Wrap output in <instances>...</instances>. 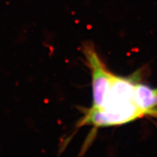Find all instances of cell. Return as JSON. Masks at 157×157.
<instances>
[{"label":"cell","instance_id":"cell-3","mask_svg":"<svg viewBox=\"0 0 157 157\" xmlns=\"http://www.w3.org/2000/svg\"><path fill=\"white\" fill-rule=\"evenodd\" d=\"M136 83L134 77H122L114 74L103 105L105 104L126 103L134 101Z\"/></svg>","mask_w":157,"mask_h":157},{"label":"cell","instance_id":"cell-1","mask_svg":"<svg viewBox=\"0 0 157 157\" xmlns=\"http://www.w3.org/2000/svg\"><path fill=\"white\" fill-rule=\"evenodd\" d=\"M147 116L135 103L134 101L126 103L105 104L101 108L91 109L78 121V126L93 125L95 128L118 126Z\"/></svg>","mask_w":157,"mask_h":157},{"label":"cell","instance_id":"cell-4","mask_svg":"<svg viewBox=\"0 0 157 157\" xmlns=\"http://www.w3.org/2000/svg\"><path fill=\"white\" fill-rule=\"evenodd\" d=\"M134 102L147 116L157 117V88L137 82L135 87Z\"/></svg>","mask_w":157,"mask_h":157},{"label":"cell","instance_id":"cell-2","mask_svg":"<svg viewBox=\"0 0 157 157\" xmlns=\"http://www.w3.org/2000/svg\"><path fill=\"white\" fill-rule=\"evenodd\" d=\"M83 52L92 74L93 106L98 109L103 105L109 93L114 74L106 68L92 45L87 44Z\"/></svg>","mask_w":157,"mask_h":157}]
</instances>
